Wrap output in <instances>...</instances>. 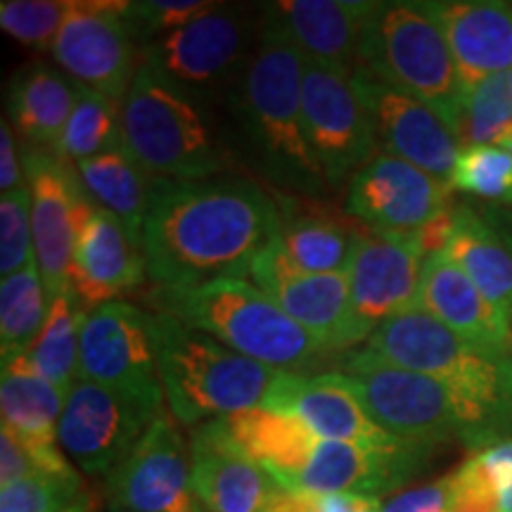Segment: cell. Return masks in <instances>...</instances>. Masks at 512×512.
Wrapping results in <instances>:
<instances>
[{"label":"cell","instance_id":"1","mask_svg":"<svg viewBox=\"0 0 512 512\" xmlns=\"http://www.w3.org/2000/svg\"><path fill=\"white\" fill-rule=\"evenodd\" d=\"M278 235V202L247 178H152L143 249L147 278L162 292L245 278Z\"/></svg>","mask_w":512,"mask_h":512},{"label":"cell","instance_id":"2","mask_svg":"<svg viewBox=\"0 0 512 512\" xmlns=\"http://www.w3.org/2000/svg\"><path fill=\"white\" fill-rule=\"evenodd\" d=\"M396 366L427 375L456 396L470 425L467 446L508 439L512 430V356L465 342L430 313L413 309L382 323L366 342Z\"/></svg>","mask_w":512,"mask_h":512},{"label":"cell","instance_id":"3","mask_svg":"<svg viewBox=\"0 0 512 512\" xmlns=\"http://www.w3.org/2000/svg\"><path fill=\"white\" fill-rule=\"evenodd\" d=\"M306 57L268 15L238 81V112L249 143L273 181L313 192L325 181L304 131Z\"/></svg>","mask_w":512,"mask_h":512},{"label":"cell","instance_id":"4","mask_svg":"<svg viewBox=\"0 0 512 512\" xmlns=\"http://www.w3.org/2000/svg\"><path fill=\"white\" fill-rule=\"evenodd\" d=\"M152 328L164 396L178 425L197 427L264 406L283 377L171 313H152Z\"/></svg>","mask_w":512,"mask_h":512},{"label":"cell","instance_id":"5","mask_svg":"<svg viewBox=\"0 0 512 512\" xmlns=\"http://www.w3.org/2000/svg\"><path fill=\"white\" fill-rule=\"evenodd\" d=\"M121 143L152 178L202 181L228 166V147L200 100L147 64L121 105Z\"/></svg>","mask_w":512,"mask_h":512},{"label":"cell","instance_id":"6","mask_svg":"<svg viewBox=\"0 0 512 512\" xmlns=\"http://www.w3.org/2000/svg\"><path fill=\"white\" fill-rule=\"evenodd\" d=\"M358 67L420 100L456 133L465 88L427 3H373L358 36Z\"/></svg>","mask_w":512,"mask_h":512},{"label":"cell","instance_id":"7","mask_svg":"<svg viewBox=\"0 0 512 512\" xmlns=\"http://www.w3.org/2000/svg\"><path fill=\"white\" fill-rule=\"evenodd\" d=\"M162 294L164 313L280 373L304 375L323 354L309 332L247 278H223L195 290Z\"/></svg>","mask_w":512,"mask_h":512},{"label":"cell","instance_id":"8","mask_svg":"<svg viewBox=\"0 0 512 512\" xmlns=\"http://www.w3.org/2000/svg\"><path fill=\"white\" fill-rule=\"evenodd\" d=\"M342 370L354 380L358 396L384 432L422 448L456 439L467 446L465 411L441 382L396 366L368 347L347 351Z\"/></svg>","mask_w":512,"mask_h":512},{"label":"cell","instance_id":"9","mask_svg":"<svg viewBox=\"0 0 512 512\" xmlns=\"http://www.w3.org/2000/svg\"><path fill=\"white\" fill-rule=\"evenodd\" d=\"M79 377L164 411L152 313L126 302L88 311L81 323Z\"/></svg>","mask_w":512,"mask_h":512},{"label":"cell","instance_id":"10","mask_svg":"<svg viewBox=\"0 0 512 512\" xmlns=\"http://www.w3.org/2000/svg\"><path fill=\"white\" fill-rule=\"evenodd\" d=\"M24 176L31 195L36 266L48 297L72 290L74 247L81 228L98 209L79 174L48 150L24 147Z\"/></svg>","mask_w":512,"mask_h":512},{"label":"cell","instance_id":"11","mask_svg":"<svg viewBox=\"0 0 512 512\" xmlns=\"http://www.w3.org/2000/svg\"><path fill=\"white\" fill-rule=\"evenodd\" d=\"M126 10V0H72L50 50L69 79L114 100L126 98L140 69Z\"/></svg>","mask_w":512,"mask_h":512},{"label":"cell","instance_id":"12","mask_svg":"<svg viewBox=\"0 0 512 512\" xmlns=\"http://www.w3.org/2000/svg\"><path fill=\"white\" fill-rule=\"evenodd\" d=\"M304 131L325 181L339 185L354 178L377 152L373 121L356 93L351 74L304 62Z\"/></svg>","mask_w":512,"mask_h":512},{"label":"cell","instance_id":"13","mask_svg":"<svg viewBox=\"0 0 512 512\" xmlns=\"http://www.w3.org/2000/svg\"><path fill=\"white\" fill-rule=\"evenodd\" d=\"M425 259L411 235H358L347 268L349 325L344 351L368 342L389 318L415 309Z\"/></svg>","mask_w":512,"mask_h":512},{"label":"cell","instance_id":"14","mask_svg":"<svg viewBox=\"0 0 512 512\" xmlns=\"http://www.w3.org/2000/svg\"><path fill=\"white\" fill-rule=\"evenodd\" d=\"M252 29L240 10L214 8L143 48V64L200 98L235 81L252 55Z\"/></svg>","mask_w":512,"mask_h":512},{"label":"cell","instance_id":"15","mask_svg":"<svg viewBox=\"0 0 512 512\" xmlns=\"http://www.w3.org/2000/svg\"><path fill=\"white\" fill-rule=\"evenodd\" d=\"M107 508L117 512H200L192 489L190 444L164 411L105 477Z\"/></svg>","mask_w":512,"mask_h":512},{"label":"cell","instance_id":"16","mask_svg":"<svg viewBox=\"0 0 512 512\" xmlns=\"http://www.w3.org/2000/svg\"><path fill=\"white\" fill-rule=\"evenodd\" d=\"M162 413L95 382L79 380L64 401L57 437L79 470L107 477Z\"/></svg>","mask_w":512,"mask_h":512},{"label":"cell","instance_id":"17","mask_svg":"<svg viewBox=\"0 0 512 512\" xmlns=\"http://www.w3.org/2000/svg\"><path fill=\"white\" fill-rule=\"evenodd\" d=\"M351 81L373 121L377 150L451 185L463 147L446 121L420 100L380 81L368 69L356 67Z\"/></svg>","mask_w":512,"mask_h":512},{"label":"cell","instance_id":"18","mask_svg":"<svg viewBox=\"0 0 512 512\" xmlns=\"http://www.w3.org/2000/svg\"><path fill=\"white\" fill-rule=\"evenodd\" d=\"M451 185L392 155H375L351 178L344 211L373 233L411 235L453 207Z\"/></svg>","mask_w":512,"mask_h":512},{"label":"cell","instance_id":"19","mask_svg":"<svg viewBox=\"0 0 512 512\" xmlns=\"http://www.w3.org/2000/svg\"><path fill=\"white\" fill-rule=\"evenodd\" d=\"M252 283L283 306L323 351H344L349 325L347 273H309L285 252L280 235L254 259Z\"/></svg>","mask_w":512,"mask_h":512},{"label":"cell","instance_id":"20","mask_svg":"<svg viewBox=\"0 0 512 512\" xmlns=\"http://www.w3.org/2000/svg\"><path fill=\"white\" fill-rule=\"evenodd\" d=\"M264 408L297 415L318 439L325 441H344L366 448L403 444L377 425L358 396L354 380L344 373H283L268 394Z\"/></svg>","mask_w":512,"mask_h":512},{"label":"cell","instance_id":"21","mask_svg":"<svg viewBox=\"0 0 512 512\" xmlns=\"http://www.w3.org/2000/svg\"><path fill=\"white\" fill-rule=\"evenodd\" d=\"M192 489L204 512H264L280 486L230 437L223 420L190 430Z\"/></svg>","mask_w":512,"mask_h":512},{"label":"cell","instance_id":"22","mask_svg":"<svg viewBox=\"0 0 512 512\" xmlns=\"http://www.w3.org/2000/svg\"><path fill=\"white\" fill-rule=\"evenodd\" d=\"M430 451L408 441L394 448H366L320 439L294 491L380 498L418 475Z\"/></svg>","mask_w":512,"mask_h":512},{"label":"cell","instance_id":"23","mask_svg":"<svg viewBox=\"0 0 512 512\" xmlns=\"http://www.w3.org/2000/svg\"><path fill=\"white\" fill-rule=\"evenodd\" d=\"M147 275L143 238L112 211L98 207L81 228L74 247L72 290L88 311L117 302Z\"/></svg>","mask_w":512,"mask_h":512},{"label":"cell","instance_id":"24","mask_svg":"<svg viewBox=\"0 0 512 512\" xmlns=\"http://www.w3.org/2000/svg\"><path fill=\"white\" fill-rule=\"evenodd\" d=\"M456 60L465 93L512 69V3L432 0L427 3Z\"/></svg>","mask_w":512,"mask_h":512},{"label":"cell","instance_id":"25","mask_svg":"<svg viewBox=\"0 0 512 512\" xmlns=\"http://www.w3.org/2000/svg\"><path fill=\"white\" fill-rule=\"evenodd\" d=\"M415 309L430 313L479 349L512 356V323L496 311L446 252L427 256L422 264Z\"/></svg>","mask_w":512,"mask_h":512},{"label":"cell","instance_id":"26","mask_svg":"<svg viewBox=\"0 0 512 512\" xmlns=\"http://www.w3.org/2000/svg\"><path fill=\"white\" fill-rule=\"evenodd\" d=\"M373 3L356 0H283L268 10L285 27L306 60L354 74L358 36Z\"/></svg>","mask_w":512,"mask_h":512},{"label":"cell","instance_id":"27","mask_svg":"<svg viewBox=\"0 0 512 512\" xmlns=\"http://www.w3.org/2000/svg\"><path fill=\"white\" fill-rule=\"evenodd\" d=\"M221 420L235 444L264 467L280 489L294 491L320 441L297 415L259 406Z\"/></svg>","mask_w":512,"mask_h":512},{"label":"cell","instance_id":"28","mask_svg":"<svg viewBox=\"0 0 512 512\" xmlns=\"http://www.w3.org/2000/svg\"><path fill=\"white\" fill-rule=\"evenodd\" d=\"M79 83L69 79L62 69L48 64H27L17 72L10 86L12 128L22 136L24 145L46 150L60 143L64 126L72 117Z\"/></svg>","mask_w":512,"mask_h":512},{"label":"cell","instance_id":"29","mask_svg":"<svg viewBox=\"0 0 512 512\" xmlns=\"http://www.w3.org/2000/svg\"><path fill=\"white\" fill-rule=\"evenodd\" d=\"M444 252L512 323V247L503 235L482 214L460 204L453 211V235Z\"/></svg>","mask_w":512,"mask_h":512},{"label":"cell","instance_id":"30","mask_svg":"<svg viewBox=\"0 0 512 512\" xmlns=\"http://www.w3.org/2000/svg\"><path fill=\"white\" fill-rule=\"evenodd\" d=\"M280 242L299 268L309 273H347L358 233L328 209L278 195Z\"/></svg>","mask_w":512,"mask_h":512},{"label":"cell","instance_id":"31","mask_svg":"<svg viewBox=\"0 0 512 512\" xmlns=\"http://www.w3.org/2000/svg\"><path fill=\"white\" fill-rule=\"evenodd\" d=\"M64 396L36 373L24 351L3 356L0 375V413L3 427L31 446H57Z\"/></svg>","mask_w":512,"mask_h":512},{"label":"cell","instance_id":"32","mask_svg":"<svg viewBox=\"0 0 512 512\" xmlns=\"http://www.w3.org/2000/svg\"><path fill=\"white\" fill-rule=\"evenodd\" d=\"M76 174L86 185L88 195L95 197L102 209L117 214L138 238H143L152 176L131 157L124 143L76 162Z\"/></svg>","mask_w":512,"mask_h":512},{"label":"cell","instance_id":"33","mask_svg":"<svg viewBox=\"0 0 512 512\" xmlns=\"http://www.w3.org/2000/svg\"><path fill=\"white\" fill-rule=\"evenodd\" d=\"M88 309L79 302L74 290H67L50 299L46 323L34 342L24 349L31 366L43 380L67 396L79 377L81 323Z\"/></svg>","mask_w":512,"mask_h":512},{"label":"cell","instance_id":"34","mask_svg":"<svg viewBox=\"0 0 512 512\" xmlns=\"http://www.w3.org/2000/svg\"><path fill=\"white\" fill-rule=\"evenodd\" d=\"M121 145L119 100L107 98L91 88L79 86L76 107L64 126L55 155L64 162H81Z\"/></svg>","mask_w":512,"mask_h":512},{"label":"cell","instance_id":"35","mask_svg":"<svg viewBox=\"0 0 512 512\" xmlns=\"http://www.w3.org/2000/svg\"><path fill=\"white\" fill-rule=\"evenodd\" d=\"M48 292L38 266L8 275L0 283V349L10 356L24 351L38 337L48 316Z\"/></svg>","mask_w":512,"mask_h":512},{"label":"cell","instance_id":"36","mask_svg":"<svg viewBox=\"0 0 512 512\" xmlns=\"http://www.w3.org/2000/svg\"><path fill=\"white\" fill-rule=\"evenodd\" d=\"M512 136V69L489 76L465 93L456 126L460 147L503 145Z\"/></svg>","mask_w":512,"mask_h":512},{"label":"cell","instance_id":"37","mask_svg":"<svg viewBox=\"0 0 512 512\" xmlns=\"http://www.w3.org/2000/svg\"><path fill=\"white\" fill-rule=\"evenodd\" d=\"M451 188L494 207H512V152L503 145L463 147Z\"/></svg>","mask_w":512,"mask_h":512},{"label":"cell","instance_id":"38","mask_svg":"<svg viewBox=\"0 0 512 512\" xmlns=\"http://www.w3.org/2000/svg\"><path fill=\"white\" fill-rule=\"evenodd\" d=\"M79 472L38 475L0 489V512H62L91 496Z\"/></svg>","mask_w":512,"mask_h":512},{"label":"cell","instance_id":"39","mask_svg":"<svg viewBox=\"0 0 512 512\" xmlns=\"http://www.w3.org/2000/svg\"><path fill=\"white\" fill-rule=\"evenodd\" d=\"M72 0H3L0 27L15 41L36 50H53Z\"/></svg>","mask_w":512,"mask_h":512},{"label":"cell","instance_id":"40","mask_svg":"<svg viewBox=\"0 0 512 512\" xmlns=\"http://www.w3.org/2000/svg\"><path fill=\"white\" fill-rule=\"evenodd\" d=\"M34 264L31 195L24 185L0 197V275L8 278Z\"/></svg>","mask_w":512,"mask_h":512},{"label":"cell","instance_id":"41","mask_svg":"<svg viewBox=\"0 0 512 512\" xmlns=\"http://www.w3.org/2000/svg\"><path fill=\"white\" fill-rule=\"evenodd\" d=\"M76 472L64 458L62 446H31L15 432L0 430V489L38 475H72Z\"/></svg>","mask_w":512,"mask_h":512},{"label":"cell","instance_id":"42","mask_svg":"<svg viewBox=\"0 0 512 512\" xmlns=\"http://www.w3.org/2000/svg\"><path fill=\"white\" fill-rule=\"evenodd\" d=\"M214 5L207 0H143V3H128L126 17L133 36L145 48L147 43L190 24Z\"/></svg>","mask_w":512,"mask_h":512},{"label":"cell","instance_id":"43","mask_svg":"<svg viewBox=\"0 0 512 512\" xmlns=\"http://www.w3.org/2000/svg\"><path fill=\"white\" fill-rule=\"evenodd\" d=\"M453 501L451 475L437 482L415 486V489L399 491V494L382 501V512H448Z\"/></svg>","mask_w":512,"mask_h":512},{"label":"cell","instance_id":"44","mask_svg":"<svg viewBox=\"0 0 512 512\" xmlns=\"http://www.w3.org/2000/svg\"><path fill=\"white\" fill-rule=\"evenodd\" d=\"M453 501L448 512H498L496 496L491 494L465 463L451 472Z\"/></svg>","mask_w":512,"mask_h":512},{"label":"cell","instance_id":"45","mask_svg":"<svg viewBox=\"0 0 512 512\" xmlns=\"http://www.w3.org/2000/svg\"><path fill=\"white\" fill-rule=\"evenodd\" d=\"M22 178V162L17 157V145H15V133H12V124L3 119L0 124V188L5 192L24 188Z\"/></svg>","mask_w":512,"mask_h":512},{"label":"cell","instance_id":"46","mask_svg":"<svg viewBox=\"0 0 512 512\" xmlns=\"http://www.w3.org/2000/svg\"><path fill=\"white\" fill-rule=\"evenodd\" d=\"M264 512H323L320 508V496L309 491H285L280 489L271 498Z\"/></svg>","mask_w":512,"mask_h":512},{"label":"cell","instance_id":"47","mask_svg":"<svg viewBox=\"0 0 512 512\" xmlns=\"http://www.w3.org/2000/svg\"><path fill=\"white\" fill-rule=\"evenodd\" d=\"M323 512H382L380 498L354 496V494H330L320 496Z\"/></svg>","mask_w":512,"mask_h":512},{"label":"cell","instance_id":"48","mask_svg":"<svg viewBox=\"0 0 512 512\" xmlns=\"http://www.w3.org/2000/svg\"><path fill=\"white\" fill-rule=\"evenodd\" d=\"M482 216L503 235L505 242L512 247V207H491Z\"/></svg>","mask_w":512,"mask_h":512},{"label":"cell","instance_id":"49","mask_svg":"<svg viewBox=\"0 0 512 512\" xmlns=\"http://www.w3.org/2000/svg\"><path fill=\"white\" fill-rule=\"evenodd\" d=\"M62 512H98V501H95V496L91 494V496L83 498V501L74 503L72 508H67V510H62Z\"/></svg>","mask_w":512,"mask_h":512},{"label":"cell","instance_id":"50","mask_svg":"<svg viewBox=\"0 0 512 512\" xmlns=\"http://www.w3.org/2000/svg\"><path fill=\"white\" fill-rule=\"evenodd\" d=\"M503 147H505V150H510V152H512V136H510L508 140H505V143H503Z\"/></svg>","mask_w":512,"mask_h":512},{"label":"cell","instance_id":"51","mask_svg":"<svg viewBox=\"0 0 512 512\" xmlns=\"http://www.w3.org/2000/svg\"><path fill=\"white\" fill-rule=\"evenodd\" d=\"M110 512H117V510H110Z\"/></svg>","mask_w":512,"mask_h":512},{"label":"cell","instance_id":"52","mask_svg":"<svg viewBox=\"0 0 512 512\" xmlns=\"http://www.w3.org/2000/svg\"><path fill=\"white\" fill-rule=\"evenodd\" d=\"M200 512H204V510H202V508H200Z\"/></svg>","mask_w":512,"mask_h":512}]
</instances>
